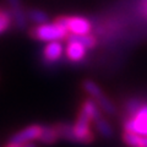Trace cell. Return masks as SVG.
<instances>
[{
    "label": "cell",
    "instance_id": "5bb4252c",
    "mask_svg": "<svg viewBox=\"0 0 147 147\" xmlns=\"http://www.w3.org/2000/svg\"><path fill=\"white\" fill-rule=\"evenodd\" d=\"M94 123H96V127H97L98 132L102 136L110 137L113 135V127L110 126V124L107 120H104L102 117H100L99 119H97V120H94Z\"/></svg>",
    "mask_w": 147,
    "mask_h": 147
},
{
    "label": "cell",
    "instance_id": "4fadbf2b",
    "mask_svg": "<svg viewBox=\"0 0 147 147\" xmlns=\"http://www.w3.org/2000/svg\"><path fill=\"white\" fill-rule=\"evenodd\" d=\"M27 17L37 25H42V24L48 22V15L44 11L38 10V9H32V10H30L28 13H27Z\"/></svg>",
    "mask_w": 147,
    "mask_h": 147
},
{
    "label": "cell",
    "instance_id": "3957f363",
    "mask_svg": "<svg viewBox=\"0 0 147 147\" xmlns=\"http://www.w3.org/2000/svg\"><path fill=\"white\" fill-rule=\"evenodd\" d=\"M57 21L66 27L69 33L71 34H88L91 31V22L81 16H63L59 17Z\"/></svg>",
    "mask_w": 147,
    "mask_h": 147
},
{
    "label": "cell",
    "instance_id": "277c9868",
    "mask_svg": "<svg viewBox=\"0 0 147 147\" xmlns=\"http://www.w3.org/2000/svg\"><path fill=\"white\" fill-rule=\"evenodd\" d=\"M84 88H85V91L87 92V93H88L91 97L97 102L99 108L102 109L103 112L108 113V114L115 113V107H114V104L105 97L104 93L102 92V90L99 88V86L97 84H94V82L91 81V80H87V81L84 82Z\"/></svg>",
    "mask_w": 147,
    "mask_h": 147
},
{
    "label": "cell",
    "instance_id": "8992f818",
    "mask_svg": "<svg viewBox=\"0 0 147 147\" xmlns=\"http://www.w3.org/2000/svg\"><path fill=\"white\" fill-rule=\"evenodd\" d=\"M42 125H30L25 127L24 130L16 132L11 136V142H17V144H27V142H33L39 139Z\"/></svg>",
    "mask_w": 147,
    "mask_h": 147
},
{
    "label": "cell",
    "instance_id": "e0dca14e",
    "mask_svg": "<svg viewBox=\"0 0 147 147\" xmlns=\"http://www.w3.org/2000/svg\"><path fill=\"white\" fill-rule=\"evenodd\" d=\"M5 147H37L33 142H27V144H17V142H9Z\"/></svg>",
    "mask_w": 147,
    "mask_h": 147
},
{
    "label": "cell",
    "instance_id": "5b68a950",
    "mask_svg": "<svg viewBox=\"0 0 147 147\" xmlns=\"http://www.w3.org/2000/svg\"><path fill=\"white\" fill-rule=\"evenodd\" d=\"M90 123H91V119L84 112H81L76 123L72 125L74 141L82 142V144H88V142L93 141V134L91 132Z\"/></svg>",
    "mask_w": 147,
    "mask_h": 147
},
{
    "label": "cell",
    "instance_id": "9a60e30c",
    "mask_svg": "<svg viewBox=\"0 0 147 147\" xmlns=\"http://www.w3.org/2000/svg\"><path fill=\"white\" fill-rule=\"evenodd\" d=\"M69 38H72V39H76V40H79V42L81 44H84L86 49H92L96 45V39H94V37H92L90 33L88 34H71L69 36Z\"/></svg>",
    "mask_w": 147,
    "mask_h": 147
},
{
    "label": "cell",
    "instance_id": "52a82bcc",
    "mask_svg": "<svg viewBox=\"0 0 147 147\" xmlns=\"http://www.w3.org/2000/svg\"><path fill=\"white\" fill-rule=\"evenodd\" d=\"M7 4L11 9V16L17 28L25 30L27 27V15L21 5V0H7Z\"/></svg>",
    "mask_w": 147,
    "mask_h": 147
},
{
    "label": "cell",
    "instance_id": "2e32d148",
    "mask_svg": "<svg viewBox=\"0 0 147 147\" xmlns=\"http://www.w3.org/2000/svg\"><path fill=\"white\" fill-rule=\"evenodd\" d=\"M12 16L9 11L5 10H0V34L4 33L11 25Z\"/></svg>",
    "mask_w": 147,
    "mask_h": 147
},
{
    "label": "cell",
    "instance_id": "9c48e42d",
    "mask_svg": "<svg viewBox=\"0 0 147 147\" xmlns=\"http://www.w3.org/2000/svg\"><path fill=\"white\" fill-rule=\"evenodd\" d=\"M64 47L59 40L48 42L43 50V58L47 63H55L63 57Z\"/></svg>",
    "mask_w": 147,
    "mask_h": 147
},
{
    "label": "cell",
    "instance_id": "ac0fdd59",
    "mask_svg": "<svg viewBox=\"0 0 147 147\" xmlns=\"http://www.w3.org/2000/svg\"><path fill=\"white\" fill-rule=\"evenodd\" d=\"M146 13H147V3H146Z\"/></svg>",
    "mask_w": 147,
    "mask_h": 147
},
{
    "label": "cell",
    "instance_id": "7c38bea8",
    "mask_svg": "<svg viewBox=\"0 0 147 147\" xmlns=\"http://www.w3.org/2000/svg\"><path fill=\"white\" fill-rule=\"evenodd\" d=\"M59 139V132L57 126H42V130H40V135H39V141H42L43 144H54L55 141Z\"/></svg>",
    "mask_w": 147,
    "mask_h": 147
},
{
    "label": "cell",
    "instance_id": "ba28073f",
    "mask_svg": "<svg viewBox=\"0 0 147 147\" xmlns=\"http://www.w3.org/2000/svg\"><path fill=\"white\" fill-rule=\"evenodd\" d=\"M86 50H87L86 47L84 44H81L79 40L69 38V43L65 48V54L69 60L74 63L81 61L86 57Z\"/></svg>",
    "mask_w": 147,
    "mask_h": 147
},
{
    "label": "cell",
    "instance_id": "8fae6325",
    "mask_svg": "<svg viewBox=\"0 0 147 147\" xmlns=\"http://www.w3.org/2000/svg\"><path fill=\"white\" fill-rule=\"evenodd\" d=\"M124 141L130 147H147V136H142L135 132L125 131Z\"/></svg>",
    "mask_w": 147,
    "mask_h": 147
},
{
    "label": "cell",
    "instance_id": "30bf717a",
    "mask_svg": "<svg viewBox=\"0 0 147 147\" xmlns=\"http://www.w3.org/2000/svg\"><path fill=\"white\" fill-rule=\"evenodd\" d=\"M81 112H84L91 120H97L100 118V108L94 99H87L82 104Z\"/></svg>",
    "mask_w": 147,
    "mask_h": 147
},
{
    "label": "cell",
    "instance_id": "7a4b0ae2",
    "mask_svg": "<svg viewBox=\"0 0 147 147\" xmlns=\"http://www.w3.org/2000/svg\"><path fill=\"white\" fill-rule=\"evenodd\" d=\"M125 131L147 136V103H141L124 124Z\"/></svg>",
    "mask_w": 147,
    "mask_h": 147
},
{
    "label": "cell",
    "instance_id": "6da1fadb",
    "mask_svg": "<svg viewBox=\"0 0 147 147\" xmlns=\"http://www.w3.org/2000/svg\"><path fill=\"white\" fill-rule=\"evenodd\" d=\"M31 34L34 38L48 43V42H53V40H60L66 38L69 36V31L66 30V27H64L61 24L55 21L53 24L45 22V24L38 25L31 32Z\"/></svg>",
    "mask_w": 147,
    "mask_h": 147
}]
</instances>
